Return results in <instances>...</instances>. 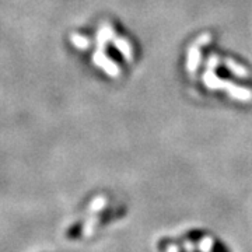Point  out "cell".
Listing matches in <instances>:
<instances>
[{"mask_svg": "<svg viewBox=\"0 0 252 252\" xmlns=\"http://www.w3.org/2000/svg\"><path fill=\"white\" fill-rule=\"evenodd\" d=\"M217 64H219V58L215 56V55L209 56V59H207V66H209V69H215Z\"/></svg>", "mask_w": 252, "mask_h": 252, "instance_id": "8992f818", "label": "cell"}, {"mask_svg": "<svg viewBox=\"0 0 252 252\" xmlns=\"http://www.w3.org/2000/svg\"><path fill=\"white\" fill-rule=\"evenodd\" d=\"M203 81L206 84V87L212 89V90H225L230 97L238 99V101H251L252 99V90L247 89V87H241V86H235L231 81L221 80L220 77H217V74L212 69H209L205 74H203Z\"/></svg>", "mask_w": 252, "mask_h": 252, "instance_id": "6da1fadb", "label": "cell"}, {"mask_svg": "<svg viewBox=\"0 0 252 252\" xmlns=\"http://www.w3.org/2000/svg\"><path fill=\"white\" fill-rule=\"evenodd\" d=\"M209 41H210V35H209V34H205V35L199 36L195 44H196V45H199V46H202V45H206Z\"/></svg>", "mask_w": 252, "mask_h": 252, "instance_id": "52a82bcc", "label": "cell"}, {"mask_svg": "<svg viewBox=\"0 0 252 252\" xmlns=\"http://www.w3.org/2000/svg\"><path fill=\"white\" fill-rule=\"evenodd\" d=\"M94 62L97 63L99 67H102L105 72L108 73L109 76H112V77H118L119 76V67L114 62H111L101 51L94 55Z\"/></svg>", "mask_w": 252, "mask_h": 252, "instance_id": "7a4b0ae2", "label": "cell"}, {"mask_svg": "<svg viewBox=\"0 0 252 252\" xmlns=\"http://www.w3.org/2000/svg\"><path fill=\"white\" fill-rule=\"evenodd\" d=\"M114 44L117 46L118 51L124 55L127 61L132 59V46H130V44L126 41L125 38H115V39H114Z\"/></svg>", "mask_w": 252, "mask_h": 252, "instance_id": "5b68a950", "label": "cell"}, {"mask_svg": "<svg viewBox=\"0 0 252 252\" xmlns=\"http://www.w3.org/2000/svg\"><path fill=\"white\" fill-rule=\"evenodd\" d=\"M223 62H224L225 67H227L230 72L233 73V74H235V76L243 77V79H245V77H248V76H250L248 70H247L244 66H241V64H238L237 62H234L233 59H224Z\"/></svg>", "mask_w": 252, "mask_h": 252, "instance_id": "277c9868", "label": "cell"}, {"mask_svg": "<svg viewBox=\"0 0 252 252\" xmlns=\"http://www.w3.org/2000/svg\"><path fill=\"white\" fill-rule=\"evenodd\" d=\"M199 63H200V51H199V45L189 48L188 51V63H187V69L189 73H193L198 69Z\"/></svg>", "mask_w": 252, "mask_h": 252, "instance_id": "3957f363", "label": "cell"}]
</instances>
